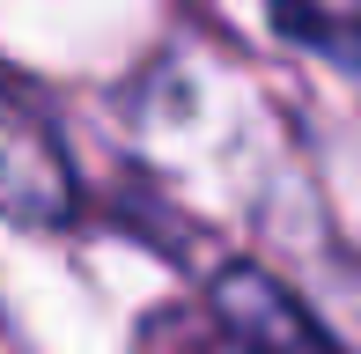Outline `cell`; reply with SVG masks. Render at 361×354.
Instances as JSON below:
<instances>
[{"label": "cell", "instance_id": "6da1fadb", "mask_svg": "<svg viewBox=\"0 0 361 354\" xmlns=\"http://www.w3.org/2000/svg\"><path fill=\"white\" fill-rule=\"evenodd\" d=\"M0 214L30 229H59L74 214V163L52 118L15 89H0Z\"/></svg>", "mask_w": 361, "mask_h": 354}, {"label": "cell", "instance_id": "7a4b0ae2", "mask_svg": "<svg viewBox=\"0 0 361 354\" xmlns=\"http://www.w3.org/2000/svg\"><path fill=\"white\" fill-rule=\"evenodd\" d=\"M221 317L266 354H324V332L295 310L266 273H228L221 281Z\"/></svg>", "mask_w": 361, "mask_h": 354}, {"label": "cell", "instance_id": "3957f363", "mask_svg": "<svg viewBox=\"0 0 361 354\" xmlns=\"http://www.w3.org/2000/svg\"><path fill=\"white\" fill-rule=\"evenodd\" d=\"M273 23L324 59H361V0H273Z\"/></svg>", "mask_w": 361, "mask_h": 354}]
</instances>
